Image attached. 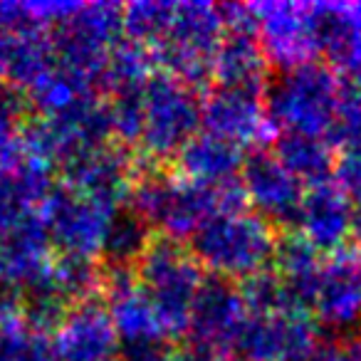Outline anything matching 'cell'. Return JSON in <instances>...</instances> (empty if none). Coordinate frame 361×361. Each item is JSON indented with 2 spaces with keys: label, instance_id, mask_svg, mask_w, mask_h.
Masks as SVG:
<instances>
[{
  "label": "cell",
  "instance_id": "obj_33",
  "mask_svg": "<svg viewBox=\"0 0 361 361\" xmlns=\"http://www.w3.org/2000/svg\"><path fill=\"white\" fill-rule=\"evenodd\" d=\"M250 314H280V312H297L290 302L285 285L275 270H262L255 277L243 282L240 287Z\"/></svg>",
  "mask_w": 361,
  "mask_h": 361
},
{
  "label": "cell",
  "instance_id": "obj_26",
  "mask_svg": "<svg viewBox=\"0 0 361 361\" xmlns=\"http://www.w3.org/2000/svg\"><path fill=\"white\" fill-rule=\"evenodd\" d=\"M151 243H154L151 226L136 211L124 206L116 213H111L109 223H106L99 257L106 262V270L131 272V267L139 265L141 257L146 255Z\"/></svg>",
  "mask_w": 361,
  "mask_h": 361
},
{
  "label": "cell",
  "instance_id": "obj_14",
  "mask_svg": "<svg viewBox=\"0 0 361 361\" xmlns=\"http://www.w3.org/2000/svg\"><path fill=\"white\" fill-rule=\"evenodd\" d=\"M50 336L57 361H114L119 354V336L99 300L67 307Z\"/></svg>",
  "mask_w": 361,
  "mask_h": 361
},
{
  "label": "cell",
  "instance_id": "obj_24",
  "mask_svg": "<svg viewBox=\"0 0 361 361\" xmlns=\"http://www.w3.org/2000/svg\"><path fill=\"white\" fill-rule=\"evenodd\" d=\"M275 272L285 285L290 302L297 312H312L317 287H319L322 265L319 252L302 235H285L277 240L275 250Z\"/></svg>",
  "mask_w": 361,
  "mask_h": 361
},
{
  "label": "cell",
  "instance_id": "obj_19",
  "mask_svg": "<svg viewBox=\"0 0 361 361\" xmlns=\"http://www.w3.org/2000/svg\"><path fill=\"white\" fill-rule=\"evenodd\" d=\"M102 292H104V307L109 312V319L119 336V346L169 339L149 295L131 272L106 270L102 280Z\"/></svg>",
  "mask_w": 361,
  "mask_h": 361
},
{
  "label": "cell",
  "instance_id": "obj_35",
  "mask_svg": "<svg viewBox=\"0 0 361 361\" xmlns=\"http://www.w3.org/2000/svg\"><path fill=\"white\" fill-rule=\"evenodd\" d=\"M119 361H176L171 339H151L119 346Z\"/></svg>",
  "mask_w": 361,
  "mask_h": 361
},
{
  "label": "cell",
  "instance_id": "obj_16",
  "mask_svg": "<svg viewBox=\"0 0 361 361\" xmlns=\"http://www.w3.org/2000/svg\"><path fill=\"white\" fill-rule=\"evenodd\" d=\"M314 322L331 331H354L361 326V257L339 250L324 260L314 295Z\"/></svg>",
  "mask_w": 361,
  "mask_h": 361
},
{
  "label": "cell",
  "instance_id": "obj_18",
  "mask_svg": "<svg viewBox=\"0 0 361 361\" xmlns=\"http://www.w3.org/2000/svg\"><path fill=\"white\" fill-rule=\"evenodd\" d=\"M356 206L339 188L334 178L305 188L300 213H297V235H302L317 252L344 250L354 228Z\"/></svg>",
  "mask_w": 361,
  "mask_h": 361
},
{
  "label": "cell",
  "instance_id": "obj_27",
  "mask_svg": "<svg viewBox=\"0 0 361 361\" xmlns=\"http://www.w3.org/2000/svg\"><path fill=\"white\" fill-rule=\"evenodd\" d=\"M82 3L67 0H0V32L3 35H27L60 27L77 13Z\"/></svg>",
  "mask_w": 361,
  "mask_h": 361
},
{
  "label": "cell",
  "instance_id": "obj_1",
  "mask_svg": "<svg viewBox=\"0 0 361 361\" xmlns=\"http://www.w3.org/2000/svg\"><path fill=\"white\" fill-rule=\"evenodd\" d=\"M129 208L149 223L151 231L156 228L169 240L183 243L191 240L203 223L218 213L245 208V196L240 183L231 188H208L183 176L146 171L136 176Z\"/></svg>",
  "mask_w": 361,
  "mask_h": 361
},
{
  "label": "cell",
  "instance_id": "obj_34",
  "mask_svg": "<svg viewBox=\"0 0 361 361\" xmlns=\"http://www.w3.org/2000/svg\"><path fill=\"white\" fill-rule=\"evenodd\" d=\"M334 180L351 198V203L361 206V141L341 151V156L336 159Z\"/></svg>",
  "mask_w": 361,
  "mask_h": 361
},
{
  "label": "cell",
  "instance_id": "obj_30",
  "mask_svg": "<svg viewBox=\"0 0 361 361\" xmlns=\"http://www.w3.org/2000/svg\"><path fill=\"white\" fill-rule=\"evenodd\" d=\"M0 361H57L50 331L30 324L23 312L0 317Z\"/></svg>",
  "mask_w": 361,
  "mask_h": 361
},
{
  "label": "cell",
  "instance_id": "obj_11",
  "mask_svg": "<svg viewBox=\"0 0 361 361\" xmlns=\"http://www.w3.org/2000/svg\"><path fill=\"white\" fill-rule=\"evenodd\" d=\"M240 188L252 213L270 226H295L305 186L282 166L275 154L265 149L252 151L240 171Z\"/></svg>",
  "mask_w": 361,
  "mask_h": 361
},
{
  "label": "cell",
  "instance_id": "obj_28",
  "mask_svg": "<svg viewBox=\"0 0 361 361\" xmlns=\"http://www.w3.org/2000/svg\"><path fill=\"white\" fill-rule=\"evenodd\" d=\"M176 16V3L166 0H134L121 6V32L126 42L156 52L171 30Z\"/></svg>",
  "mask_w": 361,
  "mask_h": 361
},
{
  "label": "cell",
  "instance_id": "obj_3",
  "mask_svg": "<svg viewBox=\"0 0 361 361\" xmlns=\"http://www.w3.org/2000/svg\"><path fill=\"white\" fill-rule=\"evenodd\" d=\"M341 99L344 82L334 67L319 60L282 70L265 90L267 116L280 134L329 136Z\"/></svg>",
  "mask_w": 361,
  "mask_h": 361
},
{
  "label": "cell",
  "instance_id": "obj_38",
  "mask_svg": "<svg viewBox=\"0 0 361 361\" xmlns=\"http://www.w3.org/2000/svg\"><path fill=\"white\" fill-rule=\"evenodd\" d=\"M339 361H361V331L351 334L346 344H339Z\"/></svg>",
  "mask_w": 361,
  "mask_h": 361
},
{
  "label": "cell",
  "instance_id": "obj_6",
  "mask_svg": "<svg viewBox=\"0 0 361 361\" xmlns=\"http://www.w3.org/2000/svg\"><path fill=\"white\" fill-rule=\"evenodd\" d=\"M223 35H226L223 6L201 3V0L176 3V16L169 35L154 52L156 62H161L176 80L186 82L196 90L213 80V62H216Z\"/></svg>",
  "mask_w": 361,
  "mask_h": 361
},
{
  "label": "cell",
  "instance_id": "obj_4",
  "mask_svg": "<svg viewBox=\"0 0 361 361\" xmlns=\"http://www.w3.org/2000/svg\"><path fill=\"white\" fill-rule=\"evenodd\" d=\"M139 285L149 295L169 339L186 334L193 300L203 285V267L183 243L159 238L136 265Z\"/></svg>",
  "mask_w": 361,
  "mask_h": 361
},
{
  "label": "cell",
  "instance_id": "obj_40",
  "mask_svg": "<svg viewBox=\"0 0 361 361\" xmlns=\"http://www.w3.org/2000/svg\"><path fill=\"white\" fill-rule=\"evenodd\" d=\"M114 361H116V359H114Z\"/></svg>",
  "mask_w": 361,
  "mask_h": 361
},
{
  "label": "cell",
  "instance_id": "obj_10",
  "mask_svg": "<svg viewBox=\"0 0 361 361\" xmlns=\"http://www.w3.org/2000/svg\"><path fill=\"white\" fill-rule=\"evenodd\" d=\"M322 341L319 326L307 312L250 314L233 351L240 361H312Z\"/></svg>",
  "mask_w": 361,
  "mask_h": 361
},
{
  "label": "cell",
  "instance_id": "obj_39",
  "mask_svg": "<svg viewBox=\"0 0 361 361\" xmlns=\"http://www.w3.org/2000/svg\"><path fill=\"white\" fill-rule=\"evenodd\" d=\"M351 238H354L361 247V206H356V211H354V228H351Z\"/></svg>",
  "mask_w": 361,
  "mask_h": 361
},
{
  "label": "cell",
  "instance_id": "obj_36",
  "mask_svg": "<svg viewBox=\"0 0 361 361\" xmlns=\"http://www.w3.org/2000/svg\"><path fill=\"white\" fill-rule=\"evenodd\" d=\"M23 116V99H18V94L8 87H0V139L18 134V124Z\"/></svg>",
  "mask_w": 361,
  "mask_h": 361
},
{
  "label": "cell",
  "instance_id": "obj_31",
  "mask_svg": "<svg viewBox=\"0 0 361 361\" xmlns=\"http://www.w3.org/2000/svg\"><path fill=\"white\" fill-rule=\"evenodd\" d=\"M102 280H104V272L99 270L97 260L72 255L57 257L47 275V285L67 307L94 300V295L102 290Z\"/></svg>",
  "mask_w": 361,
  "mask_h": 361
},
{
  "label": "cell",
  "instance_id": "obj_17",
  "mask_svg": "<svg viewBox=\"0 0 361 361\" xmlns=\"http://www.w3.org/2000/svg\"><path fill=\"white\" fill-rule=\"evenodd\" d=\"M134 183L136 173L131 156L119 146L90 151L65 166V186L80 191L111 213L126 206Z\"/></svg>",
  "mask_w": 361,
  "mask_h": 361
},
{
  "label": "cell",
  "instance_id": "obj_12",
  "mask_svg": "<svg viewBox=\"0 0 361 361\" xmlns=\"http://www.w3.org/2000/svg\"><path fill=\"white\" fill-rule=\"evenodd\" d=\"M247 317H250V310L235 282L206 277L193 300L186 334L193 346L228 351L235 346Z\"/></svg>",
  "mask_w": 361,
  "mask_h": 361
},
{
  "label": "cell",
  "instance_id": "obj_37",
  "mask_svg": "<svg viewBox=\"0 0 361 361\" xmlns=\"http://www.w3.org/2000/svg\"><path fill=\"white\" fill-rule=\"evenodd\" d=\"M176 361H235L226 354V351H213L201 349V346H188L186 351L176 354Z\"/></svg>",
  "mask_w": 361,
  "mask_h": 361
},
{
  "label": "cell",
  "instance_id": "obj_8",
  "mask_svg": "<svg viewBox=\"0 0 361 361\" xmlns=\"http://www.w3.org/2000/svg\"><path fill=\"white\" fill-rule=\"evenodd\" d=\"M255 20V35L267 62L292 70L319 55L317 3H287L265 0L247 6Z\"/></svg>",
  "mask_w": 361,
  "mask_h": 361
},
{
  "label": "cell",
  "instance_id": "obj_15",
  "mask_svg": "<svg viewBox=\"0 0 361 361\" xmlns=\"http://www.w3.org/2000/svg\"><path fill=\"white\" fill-rule=\"evenodd\" d=\"M52 250L40 213L0 233V290L25 295L42 285L55 262Z\"/></svg>",
  "mask_w": 361,
  "mask_h": 361
},
{
  "label": "cell",
  "instance_id": "obj_32",
  "mask_svg": "<svg viewBox=\"0 0 361 361\" xmlns=\"http://www.w3.org/2000/svg\"><path fill=\"white\" fill-rule=\"evenodd\" d=\"M156 65V55L146 47H139L134 42L121 40L114 47L109 62H106L104 77H102V90L109 94H119V92L141 90L151 77Z\"/></svg>",
  "mask_w": 361,
  "mask_h": 361
},
{
  "label": "cell",
  "instance_id": "obj_23",
  "mask_svg": "<svg viewBox=\"0 0 361 361\" xmlns=\"http://www.w3.org/2000/svg\"><path fill=\"white\" fill-rule=\"evenodd\" d=\"M55 62L52 37H47L45 32H0V87L27 94L55 67Z\"/></svg>",
  "mask_w": 361,
  "mask_h": 361
},
{
  "label": "cell",
  "instance_id": "obj_20",
  "mask_svg": "<svg viewBox=\"0 0 361 361\" xmlns=\"http://www.w3.org/2000/svg\"><path fill=\"white\" fill-rule=\"evenodd\" d=\"M52 188V166L25 144V154L0 169V233L37 216Z\"/></svg>",
  "mask_w": 361,
  "mask_h": 361
},
{
  "label": "cell",
  "instance_id": "obj_29",
  "mask_svg": "<svg viewBox=\"0 0 361 361\" xmlns=\"http://www.w3.org/2000/svg\"><path fill=\"white\" fill-rule=\"evenodd\" d=\"M97 92L99 90H94L90 82L62 70L55 62V67L27 92V99H30L32 109L40 116H57L62 111L72 109L75 104H80L87 97L97 94Z\"/></svg>",
  "mask_w": 361,
  "mask_h": 361
},
{
  "label": "cell",
  "instance_id": "obj_13",
  "mask_svg": "<svg viewBox=\"0 0 361 361\" xmlns=\"http://www.w3.org/2000/svg\"><path fill=\"white\" fill-rule=\"evenodd\" d=\"M203 126L235 146L255 151L275 134L267 116L265 92L216 85L203 99Z\"/></svg>",
  "mask_w": 361,
  "mask_h": 361
},
{
  "label": "cell",
  "instance_id": "obj_2",
  "mask_svg": "<svg viewBox=\"0 0 361 361\" xmlns=\"http://www.w3.org/2000/svg\"><path fill=\"white\" fill-rule=\"evenodd\" d=\"M275 250V226L245 208L218 213L191 238V252L198 265L211 277L231 282H245L257 272L270 270Z\"/></svg>",
  "mask_w": 361,
  "mask_h": 361
},
{
  "label": "cell",
  "instance_id": "obj_25",
  "mask_svg": "<svg viewBox=\"0 0 361 361\" xmlns=\"http://www.w3.org/2000/svg\"><path fill=\"white\" fill-rule=\"evenodd\" d=\"M272 154L305 188L331 180V173L336 169L334 146L326 136L280 134Z\"/></svg>",
  "mask_w": 361,
  "mask_h": 361
},
{
  "label": "cell",
  "instance_id": "obj_21",
  "mask_svg": "<svg viewBox=\"0 0 361 361\" xmlns=\"http://www.w3.org/2000/svg\"><path fill=\"white\" fill-rule=\"evenodd\" d=\"M178 176L208 188H231L240 183L243 149L211 131H201L176 156Z\"/></svg>",
  "mask_w": 361,
  "mask_h": 361
},
{
  "label": "cell",
  "instance_id": "obj_5",
  "mask_svg": "<svg viewBox=\"0 0 361 361\" xmlns=\"http://www.w3.org/2000/svg\"><path fill=\"white\" fill-rule=\"evenodd\" d=\"M203 126V102L196 90L169 72H156L141 90L139 146L149 159L178 156Z\"/></svg>",
  "mask_w": 361,
  "mask_h": 361
},
{
  "label": "cell",
  "instance_id": "obj_7",
  "mask_svg": "<svg viewBox=\"0 0 361 361\" xmlns=\"http://www.w3.org/2000/svg\"><path fill=\"white\" fill-rule=\"evenodd\" d=\"M121 6L114 3H82L52 32V50L62 70L82 77L94 90H102L106 62L121 42Z\"/></svg>",
  "mask_w": 361,
  "mask_h": 361
},
{
  "label": "cell",
  "instance_id": "obj_22",
  "mask_svg": "<svg viewBox=\"0 0 361 361\" xmlns=\"http://www.w3.org/2000/svg\"><path fill=\"white\" fill-rule=\"evenodd\" d=\"M267 62L255 35V25L226 27L223 42L213 62V80L221 87H243V90H267Z\"/></svg>",
  "mask_w": 361,
  "mask_h": 361
},
{
  "label": "cell",
  "instance_id": "obj_9",
  "mask_svg": "<svg viewBox=\"0 0 361 361\" xmlns=\"http://www.w3.org/2000/svg\"><path fill=\"white\" fill-rule=\"evenodd\" d=\"M116 213V211H114ZM111 211L70 186H55L40 208V221L60 255L97 260Z\"/></svg>",
  "mask_w": 361,
  "mask_h": 361
}]
</instances>
